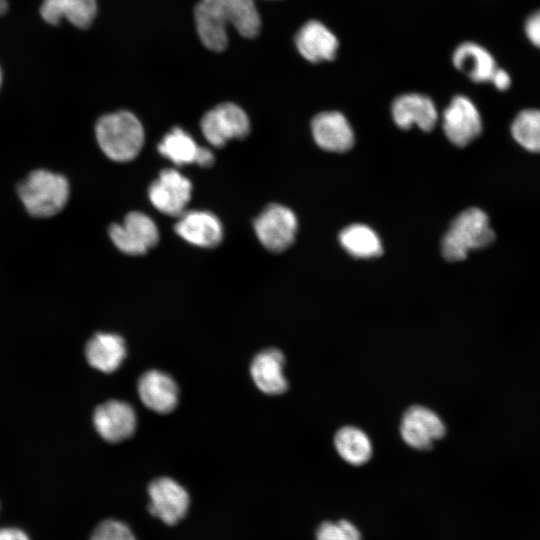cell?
Masks as SVG:
<instances>
[{
    "label": "cell",
    "instance_id": "15",
    "mask_svg": "<svg viewBox=\"0 0 540 540\" xmlns=\"http://www.w3.org/2000/svg\"><path fill=\"white\" fill-rule=\"evenodd\" d=\"M138 393L143 404L157 413H169L178 403L176 382L159 370H149L140 377Z\"/></svg>",
    "mask_w": 540,
    "mask_h": 540
},
{
    "label": "cell",
    "instance_id": "6",
    "mask_svg": "<svg viewBox=\"0 0 540 540\" xmlns=\"http://www.w3.org/2000/svg\"><path fill=\"white\" fill-rule=\"evenodd\" d=\"M108 232L114 245L128 255L144 254L159 241L154 221L136 211L128 213L121 224H112Z\"/></svg>",
    "mask_w": 540,
    "mask_h": 540
},
{
    "label": "cell",
    "instance_id": "2",
    "mask_svg": "<svg viewBox=\"0 0 540 540\" xmlns=\"http://www.w3.org/2000/svg\"><path fill=\"white\" fill-rule=\"evenodd\" d=\"M494 240L488 215L480 208L471 207L452 221L443 237L442 253L448 261H461L470 251L485 248Z\"/></svg>",
    "mask_w": 540,
    "mask_h": 540
},
{
    "label": "cell",
    "instance_id": "7",
    "mask_svg": "<svg viewBox=\"0 0 540 540\" xmlns=\"http://www.w3.org/2000/svg\"><path fill=\"white\" fill-rule=\"evenodd\" d=\"M149 512L166 525H176L187 514L190 497L175 480L168 477L154 479L148 486Z\"/></svg>",
    "mask_w": 540,
    "mask_h": 540
},
{
    "label": "cell",
    "instance_id": "4",
    "mask_svg": "<svg viewBox=\"0 0 540 540\" xmlns=\"http://www.w3.org/2000/svg\"><path fill=\"white\" fill-rule=\"evenodd\" d=\"M205 139L215 147L224 146L230 139L245 138L250 121L245 111L235 103L218 104L207 111L200 122Z\"/></svg>",
    "mask_w": 540,
    "mask_h": 540
},
{
    "label": "cell",
    "instance_id": "34",
    "mask_svg": "<svg viewBox=\"0 0 540 540\" xmlns=\"http://www.w3.org/2000/svg\"><path fill=\"white\" fill-rule=\"evenodd\" d=\"M1 84H2V72H1V69H0V88H1Z\"/></svg>",
    "mask_w": 540,
    "mask_h": 540
},
{
    "label": "cell",
    "instance_id": "27",
    "mask_svg": "<svg viewBox=\"0 0 540 540\" xmlns=\"http://www.w3.org/2000/svg\"><path fill=\"white\" fill-rule=\"evenodd\" d=\"M316 540H361V533L348 520L326 521L318 527Z\"/></svg>",
    "mask_w": 540,
    "mask_h": 540
},
{
    "label": "cell",
    "instance_id": "30",
    "mask_svg": "<svg viewBox=\"0 0 540 540\" xmlns=\"http://www.w3.org/2000/svg\"><path fill=\"white\" fill-rule=\"evenodd\" d=\"M490 82L496 89L505 91L511 86L512 80L510 74L506 70L497 67L490 79Z\"/></svg>",
    "mask_w": 540,
    "mask_h": 540
},
{
    "label": "cell",
    "instance_id": "11",
    "mask_svg": "<svg viewBox=\"0 0 540 540\" xmlns=\"http://www.w3.org/2000/svg\"><path fill=\"white\" fill-rule=\"evenodd\" d=\"M136 421L133 408L119 400H109L99 405L93 415V423L99 435L112 443L129 438L135 431Z\"/></svg>",
    "mask_w": 540,
    "mask_h": 540
},
{
    "label": "cell",
    "instance_id": "3",
    "mask_svg": "<svg viewBox=\"0 0 540 540\" xmlns=\"http://www.w3.org/2000/svg\"><path fill=\"white\" fill-rule=\"evenodd\" d=\"M18 196L34 217H51L66 205L70 188L61 174L39 169L31 172L18 186Z\"/></svg>",
    "mask_w": 540,
    "mask_h": 540
},
{
    "label": "cell",
    "instance_id": "23",
    "mask_svg": "<svg viewBox=\"0 0 540 540\" xmlns=\"http://www.w3.org/2000/svg\"><path fill=\"white\" fill-rule=\"evenodd\" d=\"M334 445L340 457L347 463L360 466L372 456V444L367 434L354 426L340 428L334 437Z\"/></svg>",
    "mask_w": 540,
    "mask_h": 540
},
{
    "label": "cell",
    "instance_id": "29",
    "mask_svg": "<svg viewBox=\"0 0 540 540\" xmlns=\"http://www.w3.org/2000/svg\"><path fill=\"white\" fill-rule=\"evenodd\" d=\"M523 31L530 44L540 49V9L534 10L526 17Z\"/></svg>",
    "mask_w": 540,
    "mask_h": 540
},
{
    "label": "cell",
    "instance_id": "8",
    "mask_svg": "<svg viewBox=\"0 0 540 540\" xmlns=\"http://www.w3.org/2000/svg\"><path fill=\"white\" fill-rule=\"evenodd\" d=\"M192 183L176 169L167 168L160 172L148 189L149 200L160 212L180 216L191 199Z\"/></svg>",
    "mask_w": 540,
    "mask_h": 540
},
{
    "label": "cell",
    "instance_id": "18",
    "mask_svg": "<svg viewBox=\"0 0 540 540\" xmlns=\"http://www.w3.org/2000/svg\"><path fill=\"white\" fill-rule=\"evenodd\" d=\"M211 7L228 25L246 38L255 37L261 26L259 12L253 0H201Z\"/></svg>",
    "mask_w": 540,
    "mask_h": 540
},
{
    "label": "cell",
    "instance_id": "19",
    "mask_svg": "<svg viewBox=\"0 0 540 540\" xmlns=\"http://www.w3.org/2000/svg\"><path fill=\"white\" fill-rule=\"evenodd\" d=\"M452 62L456 69L476 83L490 82L497 69L493 55L485 47L470 41L463 42L455 48Z\"/></svg>",
    "mask_w": 540,
    "mask_h": 540
},
{
    "label": "cell",
    "instance_id": "12",
    "mask_svg": "<svg viewBox=\"0 0 540 540\" xmlns=\"http://www.w3.org/2000/svg\"><path fill=\"white\" fill-rule=\"evenodd\" d=\"M174 230L185 241L204 248L215 247L223 239V226L218 217L209 211L182 213Z\"/></svg>",
    "mask_w": 540,
    "mask_h": 540
},
{
    "label": "cell",
    "instance_id": "13",
    "mask_svg": "<svg viewBox=\"0 0 540 540\" xmlns=\"http://www.w3.org/2000/svg\"><path fill=\"white\" fill-rule=\"evenodd\" d=\"M312 134L316 144L331 152H345L354 144L353 130L343 114L322 112L312 120Z\"/></svg>",
    "mask_w": 540,
    "mask_h": 540
},
{
    "label": "cell",
    "instance_id": "5",
    "mask_svg": "<svg viewBox=\"0 0 540 540\" xmlns=\"http://www.w3.org/2000/svg\"><path fill=\"white\" fill-rule=\"evenodd\" d=\"M258 240L268 250L281 252L294 242L297 218L292 210L280 204H270L255 218Z\"/></svg>",
    "mask_w": 540,
    "mask_h": 540
},
{
    "label": "cell",
    "instance_id": "33",
    "mask_svg": "<svg viewBox=\"0 0 540 540\" xmlns=\"http://www.w3.org/2000/svg\"><path fill=\"white\" fill-rule=\"evenodd\" d=\"M8 10V3L6 0H0V16L4 15Z\"/></svg>",
    "mask_w": 540,
    "mask_h": 540
},
{
    "label": "cell",
    "instance_id": "24",
    "mask_svg": "<svg viewBox=\"0 0 540 540\" xmlns=\"http://www.w3.org/2000/svg\"><path fill=\"white\" fill-rule=\"evenodd\" d=\"M343 248L357 258H372L382 254L383 248L378 235L368 226L352 224L339 235Z\"/></svg>",
    "mask_w": 540,
    "mask_h": 540
},
{
    "label": "cell",
    "instance_id": "16",
    "mask_svg": "<svg viewBox=\"0 0 540 540\" xmlns=\"http://www.w3.org/2000/svg\"><path fill=\"white\" fill-rule=\"evenodd\" d=\"M392 116L400 128L409 129L416 124L423 131H431L438 118L433 101L417 93L397 97L392 104Z\"/></svg>",
    "mask_w": 540,
    "mask_h": 540
},
{
    "label": "cell",
    "instance_id": "9",
    "mask_svg": "<svg viewBox=\"0 0 540 540\" xmlns=\"http://www.w3.org/2000/svg\"><path fill=\"white\" fill-rule=\"evenodd\" d=\"M482 128L480 112L472 100L464 95L455 96L443 114L446 137L454 145L464 147L481 134Z\"/></svg>",
    "mask_w": 540,
    "mask_h": 540
},
{
    "label": "cell",
    "instance_id": "21",
    "mask_svg": "<svg viewBox=\"0 0 540 540\" xmlns=\"http://www.w3.org/2000/svg\"><path fill=\"white\" fill-rule=\"evenodd\" d=\"M88 363L97 370L111 373L117 370L126 357L125 341L114 333H96L85 350Z\"/></svg>",
    "mask_w": 540,
    "mask_h": 540
},
{
    "label": "cell",
    "instance_id": "17",
    "mask_svg": "<svg viewBox=\"0 0 540 540\" xmlns=\"http://www.w3.org/2000/svg\"><path fill=\"white\" fill-rule=\"evenodd\" d=\"M284 366L283 353L276 348H268L254 357L250 366L251 377L263 393L280 395L288 389Z\"/></svg>",
    "mask_w": 540,
    "mask_h": 540
},
{
    "label": "cell",
    "instance_id": "28",
    "mask_svg": "<svg viewBox=\"0 0 540 540\" xmlns=\"http://www.w3.org/2000/svg\"><path fill=\"white\" fill-rule=\"evenodd\" d=\"M90 540H136V538L124 522L106 519L95 527Z\"/></svg>",
    "mask_w": 540,
    "mask_h": 540
},
{
    "label": "cell",
    "instance_id": "20",
    "mask_svg": "<svg viewBox=\"0 0 540 540\" xmlns=\"http://www.w3.org/2000/svg\"><path fill=\"white\" fill-rule=\"evenodd\" d=\"M96 13V0H43L40 6L42 19L51 25L64 18L78 28H88Z\"/></svg>",
    "mask_w": 540,
    "mask_h": 540
},
{
    "label": "cell",
    "instance_id": "10",
    "mask_svg": "<svg viewBox=\"0 0 540 540\" xmlns=\"http://www.w3.org/2000/svg\"><path fill=\"white\" fill-rule=\"evenodd\" d=\"M446 432L444 422L427 407H409L401 419L400 434L404 442L417 450L430 449Z\"/></svg>",
    "mask_w": 540,
    "mask_h": 540
},
{
    "label": "cell",
    "instance_id": "1",
    "mask_svg": "<svg viewBox=\"0 0 540 540\" xmlns=\"http://www.w3.org/2000/svg\"><path fill=\"white\" fill-rule=\"evenodd\" d=\"M95 132L104 154L118 162L134 159L144 144L143 126L129 111H117L102 116L96 123Z\"/></svg>",
    "mask_w": 540,
    "mask_h": 540
},
{
    "label": "cell",
    "instance_id": "25",
    "mask_svg": "<svg viewBox=\"0 0 540 540\" xmlns=\"http://www.w3.org/2000/svg\"><path fill=\"white\" fill-rule=\"evenodd\" d=\"M200 146L180 127H174L158 144L159 153L175 165L196 163Z\"/></svg>",
    "mask_w": 540,
    "mask_h": 540
},
{
    "label": "cell",
    "instance_id": "14",
    "mask_svg": "<svg viewBox=\"0 0 540 540\" xmlns=\"http://www.w3.org/2000/svg\"><path fill=\"white\" fill-rule=\"evenodd\" d=\"M295 45L301 56L313 63L334 59L339 46L332 31L317 20L306 22L298 30Z\"/></svg>",
    "mask_w": 540,
    "mask_h": 540
},
{
    "label": "cell",
    "instance_id": "26",
    "mask_svg": "<svg viewBox=\"0 0 540 540\" xmlns=\"http://www.w3.org/2000/svg\"><path fill=\"white\" fill-rule=\"evenodd\" d=\"M511 136L524 150L540 153V109L519 111L510 125Z\"/></svg>",
    "mask_w": 540,
    "mask_h": 540
},
{
    "label": "cell",
    "instance_id": "31",
    "mask_svg": "<svg viewBox=\"0 0 540 540\" xmlns=\"http://www.w3.org/2000/svg\"><path fill=\"white\" fill-rule=\"evenodd\" d=\"M0 540H30V538L21 529L4 527L0 528Z\"/></svg>",
    "mask_w": 540,
    "mask_h": 540
},
{
    "label": "cell",
    "instance_id": "32",
    "mask_svg": "<svg viewBox=\"0 0 540 540\" xmlns=\"http://www.w3.org/2000/svg\"><path fill=\"white\" fill-rule=\"evenodd\" d=\"M214 155L213 153L205 147L199 148L196 164L202 166V167H210L214 163Z\"/></svg>",
    "mask_w": 540,
    "mask_h": 540
},
{
    "label": "cell",
    "instance_id": "22",
    "mask_svg": "<svg viewBox=\"0 0 540 540\" xmlns=\"http://www.w3.org/2000/svg\"><path fill=\"white\" fill-rule=\"evenodd\" d=\"M194 21L198 36L206 48L220 52L227 47V24L201 0L194 8Z\"/></svg>",
    "mask_w": 540,
    "mask_h": 540
}]
</instances>
